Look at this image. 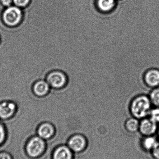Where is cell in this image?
I'll return each instance as SVG.
<instances>
[{
	"mask_svg": "<svg viewBox=\"0 0 159 159\" xmlns=\"http://www.w3.org/2000/svg\"><path fill=\"white\" fill-rule=\"evenodd\" d=\"M22 17V12L20 7L10 6L7 7L3 12L2 20L6 26L15 27L20 23Z\"/></svg>",
	"mask_w": 159,
	"mask_h": 159,
	"instance_id": "4",
	"label": "cell"
},
{
	"mask_svg": "<svg viewBox=\"0 0 159 159\" xmlns=\"http://www.w3.org/2000/svg\"><path fill=\"white\" fill-rule=\"evenodd\" d=\"M152 106L149 96L140 94L134 97L131 101L130 112L132 117L141 120L148 116Z\"/></svg>",
	"mask_w": 159,
	"mask_h": 159,
	"instance_id": "1",
	"label": "cell"
},
{
	"mask_svg": "<svg viewBox=\"0 0 159 159\" xmlns=\"http://www.w3.org/2000/svg\"><path fill=\"white\" fill-rule=\"evenodd\" d=\"M17 105L10 100L0 102V120H7L15 116L17 112Z\"/></svg>",
	"mask_w": 159,
	"mask_h": 159,
	"instance_id": "6",
	"label": "cell"
},
{
	"mask_svg": "<svg viewBox=\"0 0 159 159\" xmlns=\"http://www.w3.org/2000/svg\"><path fill=\"white\" fill-rule=\"evenodd\" d=\"M87 137L81 134H76L70 136L67 145L74 154H80L87 149L88 146Z\"/></svg>",
	"mask_w": 159,
	"mask_h": 159,
	"instance_id": "5",
	"label": "cell"
},
{
	"mask_svg": "<svg viewBox=\"0 0 159 159\" xmlns=\"http://www.w3.org/2000/svg\"><path fill=\"white\" fill-rule=\"evenodd\" d=\"M45 80L51 89L61 90L67 85L68 78L67 75L60 70H53L49 72L46 76Z\"/></svg>",
	"mask_w": 159,
	"mask_h": 159,
	"instance_id": "3",
	"label": "cell"
},
{
	"mask_svg": "<svg viewBox=\"0 0 159 159\" xmlns=\"http://www.w3.org/2000/svg\"><path fill=\"white\" fill-rule=\"evenodd\" d=\"M46 141L37 135L30 137L24 147L25 154L30 158L35 159L41 157L45 152Z\"/></svg>",
	"mask_w": 159,
	"mask_h": 159,
	"instance_id": "2",
	"label": "cell"
},
{
	"mask_svg": "<svg viewBox=\"0 0 159 159\" xmlns=\"http://www.w3.org/2000/svg\"><path fill=\"white\" fill-rule=\"evenodd\" d=\"M30 0H13L16 6L19 7H25L30 3Z\"/></svg>",
	"mask_w": 159,
	"mask_h": 159,
	"instance_id": "18",
	"label": "cell"
},
{
	"mask_svg": "<svg viewBox=\"0 0 159 159\" xmlns=\"http://www.w3.org/2000/svg\"><path fill=\"white\" fill-rule=\"evenodd\" d=\"M56 133V128L54 125L48 121L40 123L36 129V135L46 141L53 138Z\"/></svg>",
	"mask_w": 159,
	"mask_h": 159,
	"instance_id": "8",
	"label": "cell"
},
{
	"mask_svg": "<svg viewBox=\"0 0 159 159\" xmlns=\"http://www.w3.org/2000/svg\"><path fill=\"white\" fill-rule=\"evenodd\" d=\"M158 125L147 117L140 120L139 132L143 136L156 135Z\"/></svg>",
	"mask_w": 159,
	"mask_h": 159,
	"instance_id": "7",
	"label": "cell"
},
{
	"mask_svg": "<svg viewBox=\"0 0 159 159\" xmlns=\"http://www.w3.org/2000/svg\"><path fill=\"white\" fill-rule=\"evenodd\" d=\"M74 153L67 145H60L52 152V159H74Z\"/></svg>",
	"mask_w": 159,
	"mask_h": 159,
	"instance_id": "11",
	"label": "cell"
},
{
	"mask_svg": "<svg viewBox=\"0 0 159 159\" xmlns=\"http://www.w3.org/2000/svg\"><path fill=\"white\" fill-rule=\"evenodd\" d=\"M7 138V130L5 125L0 121V147L2 145Z\"/></svg>",
	"mask_w": 159,
	"mask_h": 159,
	"instance_id": "16",
	"label": "cell"
},
{
	"mask_svg": "<svg viewBox=\"0 0 159 159\" xmlns=\"http://www.w3.org/2000/svg\"><path fill=\"white\" fill-rule=\"evenodd\" d=\"M3 5L8 7L11 6V3L13 2V0H0Z\"/></svg>",
	"mask_w": 159,
	"mask_h": 159,
	"instance_id": "21",
	"label": "cell"
},
{
	"mask_svg": "<svg viewBox=\"0 0 159 159\" xmlns=\"http://www.w3.org/2000/svg\"><path fill=\"white\" fill-rule=\"evenodd\" d=\"M98 6L102 11H110L115 5V0H98Z\"/></svg>",
	"mask_w": 159,
	"mask_h": 159,
	"instance_id": "14",
	"label": "cell"
},
{
	"mask_svg": "<svg viewBox=\"0 0 159 159\" xmlns=\"http://www.w3.org/2000/svg\"><path fill=\"white\" fill-rule=\"evenodd\" d=\"M143 80L146 86L150 89L159 87V69L151 68L146 71L143 76Z\"/></svg>",
	"mask_w": 159,
	"mask_h": 159,
	"instance_id": "9",
	"label": "cell"
},
{
	"mask_svg": "<svg viewBox=\"0 0 159 159\" xmlns=\"http://www.w3.org/2000/svg\"><path fill=\"white\" fill-rule=\"evenodd\" d=\"M152 105L159 107V87L152 89L149 94Z\"/></svg>",
	"mask_w": 159,
	"mask_h": 159,
	"instance_id": "15",
	"label": "cell"
},
{
	"mask_svg": "<svg viewBox=\"0 0 159 159\" xmlns=\"http://www.w3.org/2000/svg\"><path fill=\"white\" fill-rule=\"evenodd\" d=\"M152 157L154 159H159V141H158L151 152Z\"/></svg>",
	"mask_w": 159,
	"mask_h": 159,
	"instance_id": "19",
	"label": "cell"
},
{
	"mask_svg": "<svg viewBox=\"0 0 159 159\" xmlns=\"http://www.w3.org/2000/svg\"><path fill=\"white\" fill-rule=\"evenodd\" d=\"M1 37H0V43H1Z\"/></svg>",
	"mask_w": 159,
	"mask_h": 159,
	"instance_id": "23",
	"label": "cell"
},
{
	"mask_svg": "<svg viewBox=\"0 0 159 159\" xmlns=\"http://www.w3.org/2000/svg\"><path fill=\"white\" fill-rule=\"evenodd\" d=\"M158 141L155 135L143 136L141 141V147L145 151L151 152Z\"/></svg>",
	"mask_w": 159,
	"mask_h": 159,
	"instance_id": "12",
	"label": "cell"
},
{
	"mask_svg": "<svg viewBox=\"0 0 159 159\" xmlns=\"http://www.w3.org/2000/svg\"><path fill=\"white\" fill-rule=\"evenodd\" d=\"M50 86L45 80L40 79L35 81L33 84L32 91L36 97L43 98L45 97L50 92Z\"/></svg>",
	"mask_w": 159,
	"mask_h": 159,
	"instance_id": "10",
	"label": "cell"
},
{
	"mask_svg": "<svg viewBox=\"0 0 159 159\" xmlns=\"http://www.w3.org/2000/svg\"><path fill=\"white\" fill-rule=\"evenodd\" d=\"M148 117L159 124V107H155L150 110Z\"/></svg>",
	"mask_w": 159,
	"mask_h": 159,
	"instance_id": "17",
	"label": "cell"
},
{
	"mask_svg": "<svg viewBox=\"0 0 159 159\" xmlns=\"http://www.w3.org/2000/svg\"><path fill=\"white\" fill-rule=\"evenodd\" d=\"M140 120L132 117L126 120L125 128L126 130L130 133H135L139 132Z\"/></svg>",
	"mask_w": 159,
	"mask_h": 159,
	"instance_id": "13",
	"label": "cell"
},
{
	"mask_svg": "<svg viewBox=\"0 0 159 159\" xmlns=\"http://www.w3.org/2000/svg\"><path fill=\"white\" fill-rule=\"evenodd\" d=\"M0 159H13L12 155L6 151L0 152Z\"/></svg>",
	"mask_w": 159,
	"mask_h": 159,
	"instance_id": "20",
	"label": "cell"
},
{
	"mask_svg": "<svg viewBox=\"0 0 159 159\" xmlns=\"http://www.w3.org/2000/svg\"><path fill=\"white\" fill-rule=\"evenodd\" d=\"M157 134L158 135L159 137V124L158 125V127L157 132Z\"/></svg>",
	"mask_w": 159,
	"mask_h": 159,
	"instance_id": "22",
	"label": "cell"
}]
</instances>
